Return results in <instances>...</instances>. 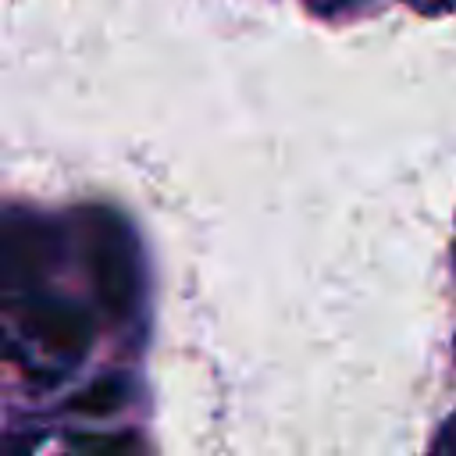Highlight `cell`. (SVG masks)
Instances as JSON below:
<instances>
[{"label": "cell", "instance_id": "1", "mask_svg": "<svg viewBox=\"0 0 456 456\" xmlns=\"http://www.w3.org/2000/svg\"><path fill=\"white\" fill-rule=\"evenodd\" d=\"M82 246L100 306L110 317H128L139 299V246L121 214L107 207L82 210Z\"/></svg>", "mask_w": 456, "mask_h": 456}, {"label": "cell", "instance_id": "2", "mask_svg": "<svg viewBox=\"0 0 456 456\" xmlns=\"http://www.w3.org/2000/svg\"><path fill=\"white\" fill-rule=\"evenodd\" d=\"M61 260V235L32 210L7 207L0 221V281L7 296L28 299Z\"/></svg>", "mask_w": 456, "mask_h": 456}, {"label": "cell", "instance_id": "3", "mask_svg": "<svg viewBox=\"0 0 456 456\" xmlns=\"http://www.w3.org/2000/svg\"><path fill=\"white\" fill-rule=\"evenodd\" d=\"M21 324H25V335H32L50 356H61V360H78L93 342V321L71 299L36 292L21 299Z\"/></svg>", "mask_w": 456, "mask_h": 456}, {"label": "cell", "instance_id": "4", "mask_svg": "<svg viewBox=\"0 0 456 456\" xmlns=\"http://www.w3.org/2000/svg\"><path fill=\"white\" fill-rule=\"evenodd\" d=\"M125 403H128V378H125V374H103V378H96L93 385H86V392L71 395V399H68V410L103 417V413L121 410Z\"/></svg>", "mask_w": 456, "mask_h": 456}, {"label": "cell", "instance_id": "5", "mask_svg": "<svg viewBox=\"0 0 456 456\" xmlns=\"http://www.w3.org/2000/svg\"><path fill=\"white\" fill-rule=\"evenodd\" d=\"M68 442L82 456H139V438L132 431H121V435H78V431H71Z\"/></svg>", "mask_w": 456, "mask_h": 456}, {"label": "cell", "instance_id": "6", "mask_svg": "<svg viewBox=\"0 0 456 456\" xmlns=\"http://www.w3.org/2000/svg\"><path fill=\"white\" fill-rule=\"evenodd\" d=\"M428 456H456V413H449L442 420V428L435 431V442H431Z\"/></svg>", "mask_w": 456, "mask_h": 456}, {"label": "cell", "instance_id": "7", "mask_svg": "<svg viewBox=\"0 0 456 456\" xmlns=\"http://www.w3.org/2000/svg\"><path fill=\"white\" fill-rule=\"evenodd\" d=\"M39 431H32V435H11L7 438V456H28L36 445H39Z\"/></svg>", "mask_w": 456, "mask_h": 456}, {"label": "cell", "instance_id": "8", "mask_svg": "<svg viewBox=\"0 0 456 456\" xmlns=\"http://www.w3.org/2000/svg\"><path fill=\"white\" fill-rule=\"evenodd\" d=\"M413 4V11H420V14H449L452 7H456V0H410Z\"/></svg>", "mask_w": 456, "mask_h": 456}, {"label": "cell", "instance_id": "9", "mask_svg": "<svg viewBox=\"0 0 456 456\" xmlns=\"http://www.w3.org/2000/svg\"><path fill=\"white\" fill-rule=\"evenodd\" d=\"M353 4H360V0H306V7L317 11V14H335V11L353 7Z\"/></svg>", "mask_w": 456, "mask_h": 456}, {"label": "cell", "instance_id": "10", "mask_svg": "<svg viewBox=\"0 0 456 456\" xmlns=\"http://www.w3.org/2000/svg\"><path fill=\"white\" fill-rule=\"evenodd\" d=\"M452 353H456V338H452Z\"/></svg>", "mask_w": 456, "mask_h": 456}]
</instances>
